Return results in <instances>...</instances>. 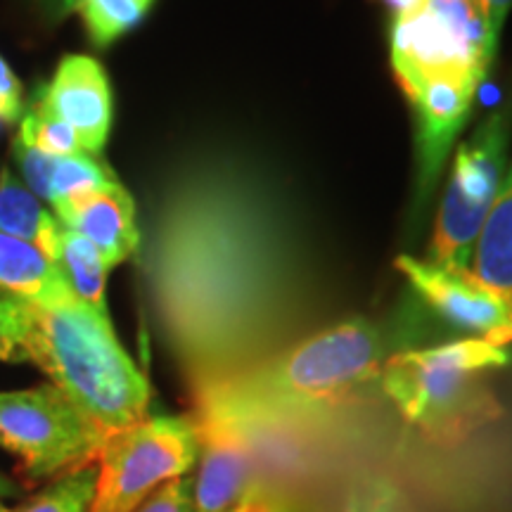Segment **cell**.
Returning <instances> with one entry per match:
<instances>
[{"label": "cell", "mask_w": 512, "mask_h": 512, "mask_svg": "<svg viewBox=\"0 0 512 512\" xmlns=\"http://www.w3.org/2000/svg\"><path fill=\"white\" fill-rule=\"evenodd\" d=\"M0 512H12V510H8V508H5V505H3V501H0Z\"/></svg>", "instance_id": "cell-31"}, {"label": "cell", "mask_w": 512, "mask_h": 512, "mask_svg": "<svg viewBox=\"0 0 512 512\" xmlns=\"http://www.w3.org/2000/svg\"><path fill=\"white\" fill-rule=\"evenodd\" d=\"M140 264L190 392L264 361L309 306L313 256L285 185L233 150H202L159 188Z\"/></svg>", "instance_id": "cell-1"}, {"label": "cell", "mask_w": 512, "mask_h": 512, "mask_svg": "<svg viewBox=\"0 0 512 512\" xmlns=\"http://www.w3.org/2000/svg\"><path fill=\"white\" fill-rule=\"evenodd\" d=\"M501 41L477 0H427L392 19L389 60L403 95L437 76L486 79Z\"/></svg>", "instance_id": "cell-5"}, {"label": "cell", "mask_w": 512, "mask_h": 512, "mask_svg": "<svg viewBox=\"0 0 512 512\" xmlns=\"http://www.w3.org/2000/svg\"><path fill=\"white\" fill-rule=\"evenodd\" d=\"M155 0H81L79 12L91 46L105 50L131 34L150 15Z\"/></svg>", "instance_id": "cell-19"}, {"label": "cell", "mask_w": 512, "mask_h": 512, "mask_svg": "<svg viewBox=\"0 0 512 512\" xmlns=\"http://www.w3.org/2000/svg\"><path fill=\"white\" fill-rule=\"evenodd\" d=\"M31 98L72 128L83 152L100 157L112 131L114 100L110 79L95 57H62L53 79L36 86Z\"/></svg>", "instance_id": "cell-12"}, {"label": "cell", "mask_w": 512, "mask_h": 512, "mask_svg": "<svg viewBox=\"0 0 512 512\" xmlns=\"http://www.w3.org/2000/svg\"><path fill=\"white\" fill-rule=\"evenodd\" d=\"M12 155H15L24 185L34 192L38 200L50 202L53 209L60 207L62 202L72 200L79 192L119 181L110 166L102 162L100 157L88 155V152L67 157L46 155V152L36 150V147L27 145L22 138L15 136Z\"/></svg>", "instance_id": "cell-14"}, {"label": "cell", "mask_w": 512, "mask_h": 512, "mask_svg": "<svg viewBox=\"0 0 512 512\" xmlns=\"http://www.w3.org/2000/svg\"><path fill=\"white\" fill-rule=\"evenodd\" d=\"M0 297L48 306L74 294L41 247L0 230Z\"/></svg>", "instance_id": "cell-15"}, {"label": "cell", "mask_w": 512, "mask_h": 512, "mask_svg": "<svg viewBox=\"0 0 512 512\" xmlns=\"http://www.w3.org/2000/svg\"><path fill=\"white\" fill-rule=\"evenodd\" d=\"M24 114L22 81L17 79L10 64L0 57V124H15Z\"/></svg>", "instance_id": "cell-25"}, {"label": "cell", "mask_w": 512, "mask_h": 512, "mask_svg": "<svg viewBox=\"0 0 512 512\" xmlns=\"http://www.w3.org/2000/svg\"><path fill=\"white\" fill-rule=\"evenodd\" d=\"M95 494V465L57 477L46 491L24 503L17 512H88Z\"/></svg>", "instance_id": "cell-21"}, {"label": "cell", "mask_w": 512, "mask_h": 512, "mask_svg": "<svg viewBox=\"0 0 512 512\" xmlns=\"http://www.w3.org/2000/svg\"><path fill=\"white\" fill-rule=\"evenodd\" d=\"M200 453L192 415H150L105 439L88 512H136L159 486L190 475Z\"/></svg>", "instance_id": "cell-7"}, {"label": "cell", "mask_w": 512, "mask_h": 512, "mask_svg": "<svg viewBox=\"0 0 512 512\" xmlns=\"http://www.w3.org/2000/svg\"><path fill=\"white\" fill-rule=\"evenodd\" d=\"M136 512H192V472L159 486Z\"/></svg>", "instance_id": "cell-24"}, {"label": "cell", "mask_w": 512, "mask_h": 512, "mask_svg": "<svg viewBox=\"0 0 512 512\" xmlns=\"http://www.w3.org/2000/svg\"><path fill=\"white\" fill-rule=\"evenodd\" d=\"M510 361L508 347L458 337L392 354L377 380L420 437L437 446H458L501 418V403L489 377Z\"/></svg>", "instance_id": "cell-4"}, {"label": "cell", "mask_w": 512, "mask_h": 512, "mask_svg": "<svg viewBox=\"0 0 512 512\" xmlns=\"http://www.w3.org/2000/svg\"><path fill=\"white\" fill-rule=\"evenodd\" d=\"M384 332L351 318L287 344L264 361L192 394L252 430H290L354 401L387 361Z\"/></svg>", "instance_id": "cell-2"}, {"label": "cell", "mask_w": 512, "mask_h": 512, "mask_svg": "<svg viewBox=\"0 0 512 512\" xmlns=\"http://www.w3.org/2000/svg\"><path fill=\"white\" fill-rule=\"evenodd\" d=\"M479 8H482L486 22H489L491 34H494L498 41H501L505 22H508L512 12V0H477Z\"/></svg>", "instance_id": "cell-27"}, {"label": "cell", "mask_w": 512, "mask_h": 512, "mask_svg": "<svg viewBox=\"0 0 512 512\" xmlns=\"http://www.w3.org/2000/svg\"><path fill=\"white\" fill-rule=\"evenodd\" d=\"M342 512H408L401 489L387 477H363L349 489Z\"/></svg>", "instance_id": "cell-23"}, {"label": "cell", "mask_w": 512, "mask_h": 512, "mask_svg": "<svg viewBox=\"0 0 512 512\" xmlns=\"http://www.w3.org/2000/svg\"><path fill=\"white\" fill-rule=\"evenodd\" d=\"M12 496H17V486L12 484L8 477L0 475V501H3V498H12Z\"/></svg>", "instance_id": "cell-30"}, {"label": "cell", "mask_w": 512, "mask_h": 512, "mask_svg": "<svg viewBox=\"0 0 512 512\" xmlns=\"http://www.w3.org/2000/svg\"><path fill=\"white\" fill-rule=\"evenodd\" d=\"M53 221L55 216L43 209L41 200L24 185L22 178L3 166L0 169V230L12 238L38 245Z\"/></svg>", "instance_id": "cell-18"}, {"label": "cell", "mask_w": 512, "mask_h": 512, "mask_svg": "<svg viewBox=\"0 0 512 512\" xmlns=\"http://www.w3.org/2000/svg\"><path fill=\"white\" fill-rule=\"evenodd\" d=\"M510 143L512 93L458 145L427 256L434 264L470 271L477 238L508 171Z\"/></svg>", "instance_id": "cell-6"}, {"label": "cell", "mask_w": 512, "mask_h": 512, "mask_svg": "<svg viewBox=\"0 0 512 512\" xmlns=\"http://www.w3.org/2000/svg\"><path fill=\"white\" fill-rule=\"evenodd\" d=\"M470 271L512 297V162L477 238Z\"/></svg>", "instance_id": "cell-17"}, {"label": "cell", "mask_w": 512, "mask_h": 512, "mask_svg": "<svg viewBox=\"0 0 512 512\" xmlns=\"http://www.w3.org/2000/svg\"><path fill=\"white\" fill-rule=\"evenodd\" d=\"M302 496L285 482L256 475L233 512H306Z\"/></svg>", "instance_id": "cell-22"}, {"label": "cell", "mask_w": 512, "mask_h": 512, "mask_svg": "<svg viewBox=\"0 0 512 512\" xmlns=\"http://www.w3.org/2000/svg\"><path fill=\"white\" fill-rule=\"evenodd\" d=\"M425 3H427V0H382L384 8L392 12L394 17L406 15V12L420 8V5H425Z\"/></svg>", "instance_id": "cell-29"}, {"label": "cell", "mask_w": 512, "mask_h": 512, "mask_svg": "<svg viewBox=\"0 0 512 512\" xmlns=\"http://www.w3.org/2000/svg\"><path fill=\"white\" fill-rule=\"evenodd\" d=\"M8 306L27 361L105 437L150 418V382L121 347L110 313L76 297L48 306L8 297Z\"/></svg>", "instance_id": "cell-3"}, {"label": "cell", "mask_w": 512, "mask_h": 512, "mask_svg": "<svg viewBox=\"0 0 512 512\" xmlns=\"http://www.w3.org/2000/svg\"><path fill=\"white\" fill-rule=\"evenodd\" d=\"M19 138L24 143L36 147V150L46 152V155H79L83 152L81 140L76 133L64 124L62 119H57L53 112H48L41 102L31 98L29 107L24 110L22 119H19Z\"/></svg>", "instance_id": "cell-20"}, {"label": "cell", "mask_w": 512, "mask_h": 512, "mask_svg": "<svg viewBox=\"0 0 512 512\" xmlns=\"http://www.w3.org/2000/svg\"><path fill=\"white\" fill-rule=\"evenodd\" d=\"M200 453L192 467V512H233L256 477L259 434L230 415L195 406Z\"/></svg>", "instance_id": "cell-11"}, {"label": "cell", "mask_w": 512, "mask_h": 512, "mask_svg": "<svg viewBox=\"0 0 512 512\" xmlns=\"http://www.w3.org/2000/svg\"><path fill=\"white\" fill-rule=\"evenodd\" d=\"M484 79L479 76H437L406 95L415 117V181L411 226L418 228L430 209L439 178L453 145L463 131Z\"/></svg>", "instance_id": "cell-10"}, {"label": "cell", "mask_w": 512, "mask_h": 512, "mask_svg": "<svg viewBox=\"0 0 512 512\" xmlns=\"http://www.w3.org/2000/svg\"><path fill=\"white\" fill-rule=\"evenodd\" d=\"M81 0H38V8H41L43 15H46L50 22H62L72 12L79 8Z\"/></svg>", "instance_id": "cell-28"}, {"label": "cell", "mask_w": 512, "mask_h": 512, "mask_svg": "<svg viewBox=\"0 0 512 512\" xmlns=\"http://www.w3.org/2000/svg\"><path fill=\"white\" fill-rule=\"evenodd\" d=\"M41 252L48 256L50 264L57 268L62 280L67 283L69 292L83 304L93 306L102 313H107L105 304V287L107 273L112 271L105 264L98 249L91 242L83 240L81 235L64 228L60 221H53L38 242Z\"/></svg>", "instance_id": "cell-16"}, {"label": "cell", "mask_w": 512, "mask_h": 512, "mask_svg": "<svg viewBox=\"0 0 512 512\" xmlns=\"http://www.w3.org/2000/svg\"><path fill=\"white\" fill-rule=\"evenodd\" d=\"M306 512H309V510H306Z\"/></svg>", "instance_id": "cell-32"}, {"label": "cell", "mask_w": 512, "mask_h": 512, "mask_svg": "<svg viewBox=\"0 0 512 512\" xmlns=\"http://www.w3.org/2000/svg\"><path fill=\"white\" fill-rule=\"evenodd\" d=\"M53 211L64 228L91 242L110 268L124 264L140 249L143 233L136 221V202L119 181L79 192Z\"/></svg>", "instance_id": "cell-13"}, {"label": "cell", "mask_w": 512, "mask_h": 512, "mask_svg": "<svg viewBox=\"0 0 512 512\" xmlns=\"http://www.w3.org/2000/svg\"><path fill=\"white\" fill-rule=\"evenodd\" d=\"M105 434L53 384L0 392V446L31 479L62 477L95 465Z\"/></svg>", "instance_id": "cell-8"}, {"label": "cell", "mask_w": 512, "mask_h": 512, "mask_svg": "<svg viewBox=\"0 0 512 512\" xmlns=\"http://www.w3.org/2000/svg\"><path fill=\"white\" fill-rule=\"evenodd\" d=\"M396 268L422 304L441 323L463 337L484 339L496 347L512 344V297L494 290L472 271L446 268L430 259L401 254Z\"/></svg>", "instance_id": "cell-9"}, {"label": "cell", "mask_w": 512, "mask_h": 512, "mask_svg": "<svg viewBox=\"0 0 512 512\" xmlns=\"http://www.w3.org/2000/svg\"><path fill=\"white\" fill-rule=\"evenodd\" d=\"M0 361L5 363H24L27 356H24L22 347H19L15 325H12L8 297H0Z\"/></svg>", "instance_id": "cell-26"}]
</instances>
